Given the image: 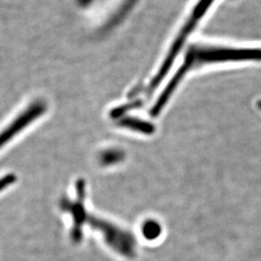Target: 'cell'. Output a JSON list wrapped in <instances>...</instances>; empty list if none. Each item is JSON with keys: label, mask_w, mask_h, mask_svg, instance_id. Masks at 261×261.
<instances>
[{"label": "cell", "mask_w": 261, "mask_h": 261, "mask_svg": "<svg viewBox=\"0 0 261 261\" xmlns=\"http://www.w3.org/2000/svg\"><path fill=\"white\" fill-rule=\"evenodd\" d=\"M242 61H261V48L193 46L187 53L183 64L178 69L175 75H173L154 105V109L157 112H162L185 75L196 67Z\"/></svg>", "instance_id": "6da1fadb"}, {"label": "cell", "mask_w": 261, "mask_h": 261, "mask_svg": "<svg viewBox=\"0 0 261 261\" xmlns=\"http://www.w3.org/2000/svg\"><path fill=\"white\" fill-rule=\"evenodd\" d=\"M214 0H199V2L196 4L195 9L193 11V14L191 18L187 21L184 28H182L181 32L179 33L175 42L170 47L168 56L164 60L161 68L159 69L158 73L153 77L152 82L150 83V87L155 89L157 88L159 84L162 83L164 77L168 74L169 69L171 68L173 61L175 60L178 56L181 47H183L184 43L186 42L187 38L191 34V32L196 28L197 22L204 16L206 12L209 9V7L212 5Z\"/></svg>", "instance_id": "7a4b0ae2"}, {"label": "cell", "mask_w": 261, "mask_h": 261, "mask_svg": "<svg viewBox=\"0 0 261 261\" xmlns=\"http://www.w3.org/2000/svg\"><path fill=\"white\" fill-rule=\"evenodd\" d=\"M47 103L43 100H36L30 103L4 130L0 132V148L7 144L9 140L14 139L31 123L37 120L47 112Z\"/></svg>", "instance_id": "3957f363"}, {"label": "cell", "mask_w": 261, "mask_h": 261, "mask_svg": "<svg viewBox=\"0 0 261 261\" xmlns=\"http://www.w3.org/2000/svg\"><path fill=\"white\" fill-rule=\"evenodd\" d=\"M119 125H121V127L129 128L130 130H137L143 134H152L154 130L152 124L136 118H125L119 122Z\"/></svg>", "instance_id": "277c9868"}, {"label": "cell", "mask_w": 261, "mask_h": 261, "mask_svg": "<svg viewBox=\"0 0 261 261\" xmlns=\"http://www.w3.org/2000/svg\"><path fill=\"white\" fill-rule=\"evenodd\" d=\"M136 1H137V0H127V1L124 3L122 9L117 13V15L115 16V18L113 19V23H117V22L120 20V19H122V18L127 14L128 9H130V8H132V7L134 6V4H135Z\"/></svg>", "instance_id": "5b68a950"}, {"label": "cell", "mask_w": 261, "mask_h": 261, "mask_svg": "<svg viewBox=\"0 0 261 261\" xmlns=\"http://www.w3.org/2000/svg\"><path fill=\"white\" fill-rule=\"evenodd\" d=\"M14 176L9 175L7 177L2 178L0 179V191H2L3 189H5L6 187L9 186L10 184H12L14 182Z\"/></svg>", "instance_id": "8992f818"}, {"label": "cell", "mask_w": 261, "mask_h": 261, "mask_svg": "<svg viewBox=\"0 0 261 261\" xmlns=\"http://www.w3.org/2000/svg\"><path fill=\"white\" fill-rule=\"evenodd\" d=\"M91 2H92V0H77V3H79L81 6H83V7L88 6Z\"/></svg>", "instance_id": "52a82bcc"}]
</instances>
